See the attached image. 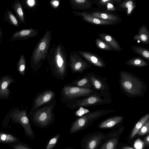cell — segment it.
I'll use <instances>...</instances> for the list:
<instances>
[{"label": "cell", "mask_w": 149, "mask_h": 149, "mask_svg": "<svg viewBox=\"0 0 149 149\" xmlns=\"http://www.w3.org/2000/svg\"><path fill=\"white\" fill-rule=\"evenodd\" d=\"M46 59L52 75L58 80L64 79L68 65L67 54L63 45L60 43L54 44L49 49Z\"/></svg>", "instance_id": "obj_1"}, {"label": "cell", "mask_w": 149, "mask_h": 149, "mask_svg": "<svg viewBox=\"0 0 149 149\" xmlns=\"http://www.w3.org/2000/svg\"><path fill=\"white\" fill-rule=\"evenodd\" d=\"M120 89L127 97L134 98L143 97L147 91L145 83L134 74L123 70L119 74Z\"/></svg>", "instance_id": "obj_2"}, {"label": "cell", "mask_w": 149, "mask_h": 149, "mask_svg": "<svg viewBox=\"0 0 149 149\" xmlns=\"http://www.w3.org/2000/svg\"><path fill=\"white\" fill-rule=\"evenodd\" d=\"M52 38L51 30L47 31L35 46L32 53L30 66L34 73L41 68L46 59Z\"/></svg>", "instance_id": "obj_3"}, {"label": "cell", "mask_w": 149, "mask_h": 149, "mask_svg": "<svg viewBox=\"0 0 149 149\" xmlns=\"http://www.w3.org/2000/svg\"><path fill=\"white\" fill-rule=\"evenodd\" d=\"M56 103V100L54 99L43 106L30 112L29 116L33 124L42 129L51 125L55 120L53 111Z\"/></svg>", "instance_id": "obj_4"}, {"label": "cell", "mask_w": 149, "mask_h": 149, "mask_svg": "<svg viewBox=\"0 0 149 149\" xmlns=\"http://www.w3.org/2000/svg\"><path fill=\"white\" fill-rule=\"evenodd\" d=\"M112 102L109 91H95L86 97L71 101L67 103L66 106L70 109H74L81 107L108 104Z\"/></svg>", "instance_id": "obj_5"}, {"label": "cell", "mask_w": 149, "mask_h": 149, "mask_svg": "<svg viewBox=\"0 0 149 149\" xmlns=\"http://www.w3.org/2000/svg\"><path fill=\"white\" fill-rule=\"evenodd\" d=\"M114 110L99 109L86 113L76 119L70 129V134L76 133L87 127L99 118L115 112Z\"/></svg>", "instance_id": "obj_6"}, {"label": "cell", "mask_w": 149, "mask_h": 149, "mask_svg": "<svg viewBox=\"0 0 149 149\" xmlns=\"http://www.w3.org/2000/svg\"><path fill=\"white\" fill-rule=\"evenodd\" d=\"M6 117L7 119H11L13 122L22 125L27 137L31 140L35 138V136L27 117L26 109L20 110L18 107L13 108L9 111Z\"/></svg>", "instance_id": "obj_7"}, {"label": "cell", "mask_w": 149, "mask_h": 149, "mask_svg": "<svg viewBox=\"0 0 149 149\" xmlns=\"http://www.w3.org/2000/svg\"><path fill=\"white\" fill-rule=\"evenodd\" d=\"M95 91L92 88H81L66 85L61 90V101L66 104L72 100L86 97Z\"/></svg>", "instance_id": "obj_8"}, {"label": "cell", "mask_w": 149, "mask_h": 149, "mask_svg": "<svg viewBox=\"0 0 149 149\" xmlns=\"http://www.w3.org/2000/svg\"><path fill=\"white\" fill-rule=\"evenodd\" d=\"M68 67L72 73H81L91 67V65L77 51H73L69 54Z\"/></svg>", "instance_id": "obj_9"}, {"label": "cell", "mask_w": 149, "mask_h": 149, "mask_svg": "<svg viewBox=\"0 0 149 149\" xmlns=\"http://www.w3.org/2000/svg\"><path fill=\"white\" fill-rule=\"evenodd\" d=\"M55 96V92L51 89L43 91L37 95L35 97L30 112L51 102Z\"/></svg>", "instance_id": "obj_10"}, {"label": "cell", "mask_w": 149, "mask_h": 149, "mask_svg": "<svg viewBox=\"0 0 149 149\" xmlns=\"http://www.w3.org/2000/svg\"><path fill=\"white\" fill-rule=\"evenodd\" d=\"M87 73L91 87L96 91H109L110 88L106 77H102L94 72Z\"/></svg>", "instance_id": "obj_11"}, {"label": "cell", "mask_w": 149, "mask_h": 149, "mask_svg": "<svg viewBox=\"0 0 149 149\" xmlns=\"http://www.w3.org/2000/svg\"><path fill=\"white\" fill-rule=\"evenodd\" d=\"M72 13L74 15L81 18L84 21L93 24L108 25L116 24L118 23L115 22L94 17L91 15L87 11H83L82 12L73 11Z\"/></svg>", "instance_id": "obj_12"}, {"label": "cell", "mask_w": 149, "mask_h": 149, "mask_svg": "<svg viewBox=\"0 0 149 149\" xmlns=\"http://www.w3.org/2000/svg\"><path fill=\"white\" fill-rule=\"evenodd\" d=\"M15 80L10 75L2 76L0 79V98L8 99L11 93L8 88L12 84H14Z\"/></svg>", "instance_id": "obj_13"}, {"label": "cell", "mask_w": 149, "mask_h": 149, "mask_svg": "<svg viewBox=\"0 0 149 149\" xmlns=\"http://www.w3.org/2000/svg\"><path fill=\"white\" fill-rule=\"evenodd\" d=\"M84 59L94 66L99 68H104L106 64L102 58L89 52L80 50L77 51Z\"/></svg>", "instance_id": "obj_14"}, {"label": "cell", "mask_w": 149, "mask_h": 149, "mask_svg": "<svg viewBox=\"0 0 149 149\" xmlns=\"http://www.w3.org/2000/svg\"><path fill=\"white\" fill-rule=\"evenodd\" d=\"M39 33L38 29L32 28L18 30L14 33L10 41L24 40L35 37Z\"/></svg>", "instance_id": "obj_15"}, {"label": "cell", "mask_w": 149, "mask_h": 149, "mask_svg": "<svg viewBox=\"0 0 149 149\" xmlns=\"http://www.w3.org/2000/svg\"><path fill=\"white\" fill-rule=\"evenodd\" d=\"M122 1L121 0H101L95 1V3L99 7V9L107 12L113 13L116 12L118 10V5Z\"/></svg>", "instance_id": "obj_16"}, {"label": "cell", "mask_w": 149, "mask_h": 149, "mask_svg": "<svg viewBox=\"0 0 149 149\" xmlns=\"http://www.w3.org/2000/svg\"><path fill=\"white\" fill-rule=\"evenodd\" d=\"M104 138L101 134L86 137L81 141V146L83 149H96Z\"/></svg>", "instance_id": "obj_17"}, {"label": "cell", "mask_w": 149, "mask_h": 149, "mask_svg": "<svg viewBox=\"0 0 149 149\" xmlns=\"http://www.w3.org/2000/svg\"><path fill=\"white\" fill-rule=\"evenodd\" d=\"M91 16L102 19L111 21L119 23L121 18L118 15L106 12L99 10L97 9L94 10L87 11Z\"/></svg>", "instance_id": "obj_18"}, {"label": "cell", "mask_w": 149, "mask_h": 149, "mask_svg": "<svg viewBox=\"0 0 149 149\" xmlns=\"http://www.w3.org/2000/svg\"><path fill=\"white\" fill-rule=\"evenodd\" d=\"M71 7L78 10L88 11L91 9L95 1L87 0H69Z\"/></svg>", "instance_id": "obj_19"}, {"label": "cell", "mask_w": 149, "mask_h": 149, "mask_svg": "<svg viewBox=\"0 0 149 149\" xmlns=\"http://www.w3.org/2000/svg\"><path fill=\"white\" fill-rule=\"evenodd\" d=\"M100 39L106 42L114 51L120 52L122 49L116 40L111 36L104 33H100L98 35Z\"/></svg>", "instance_id": "obj_20"}, {"label": "cell", "mask_w": 149, "mask_h": 149, "mask_svg": "<svg viewBox=\"0 0 149 149\" xmlns=\"http://www.w3.org/2000/svg\"><path fill=\"white\" fill-rule=\"evenodd\" d=\"M133 39L146 44H148L149 32L146 25H144L141 26L139 30L138 34L134 35Z\"/></svg>", "instance_id": "obj_21"}, {"label": "cell", "mask_w": 149, "mask_h": 149, "mask_svg": "<svg viewBox=\"0 0 149 149\" xmlns=\"http://www.w3.org/2000/svg\"><path fill=\"white\" fill-rule=\"evenodd\" d=\"M68 85L81 88H92L87 73L81 77L78 78Z\"/></svg>", "instance_id": "obj_22"}, {"label": "cell", "mask_w": 149, "mask_h": 149, "mask_svg": "<svg viewBox=\"0 0 149 149\" xmlns=\"http://www.w3.org/2000/svg\"><path fill=\"white\" fill-rule=\"evenodd\" d=\"M124 118V117L121 116L112 117L102 122L99 127L100 128H111L121 122Z\"/></svg>", "instance_id": "obj_23"}, {"label": "cell", "mask_w": 149, "mask_h": 149, "mask_svg": "<svg viewBox=\"0 0 149 149\" xmlns=\"http://www.w3.org/2000/svg\"><path fill=\"white\" fill-rule=\"evenodd\" d=\"M11 7L20 23H25V17L21 2L19 0H15L11 5Z\"/></svg>", "instance_id": "obj_24"}, {"label": "cell", "mask_w": 149, "mask_h": 149, "mask_svg": "<svg viewBox=\"0 0 149 149\" xmlns=\"http://www.w3.org/2000/svg\"><path fill=\"white\" fill-rule=\"evenodd\" d=\"M136 3L132 0H126L122 2L118 5V10L125 11L127 9L126 15L130 16L136 7Z\"/></svg>", "instance_id": "obj_25"}, {"label": "cell", "mask_w": 149, "mask_h": 149, "mask_svg": "<svg viewBox=\"0 0 149 149\" xmlns=\"http://www.w3.org/2000/svg\"><path fill=\"white\" fill-rule=\"evenodd\" d=\"M3 22H8V24L16 27H19V22L13 13L9 9H6L4 13Z\"/></svg>", "instance_id": "obj_26"}, {"label": "cell", "mask_w": 149, "mask_h": 149, "mask_svg": "<svg viewBox=\"0 0 149 149\" xmlns=\"http://www.w3.org/2000/svg\"><path fill=\"white\" fill-rule=\"evenodd\" d=\"M128 66L136 67H143L149 65L148 63L140 57L133 58L125 62Z\"/></svg>", "instance_id": "obj_27"}, {"label": "cell", "mask_w": 149, "mask_h": 149, "mask_svg": "<svg viewBox=\"0 0 149 149\" xmlns=\"http://www.w3.org/2000/svg\"><path fill=\"white\" fill-rule=\"evenodd\" d=\"M149 114L147 113L142 117L137 122L132 130L130 138H133L137 134L143 126L149 120Z\"/></svg>", "instance_id": "obj_28"}, {"label": "cell", "mask_w": 149, "mask_h": 149, "mask_svg": "<svg viewBox=\"0 0 149 149\" xmlns=\"http://www.w3.org/2000/svg\"><path fill=\"white\" fill-rule=\"evenodd\" d=\"M131 48L134 52L149 61V51L148 49L136 46H132Z\"/></svg>", "instance_id": "obj_29"}, {"label": "cell", "mask_w": 149, "mask_h": 149, "mask_svg": "<svg viewBox=\"0 0 149 149\" xmlns=\"http://www.w3.org/2000/svg\"><path fill=\"white\" fill-rule=\"evenodd\" d=\"M26 60L24 55L22 54L17 63V68L18 72L22 75L24 76L26 71Z\"/></svg>", "instance_id": "obj_30"}, {"label": "cell", "mask_w": 149, "mask_h": 149, "mask_svg": "<svg viewBox=\"0 0 149 149\" xmlns=\"http://www.w3.org/2000/svg\"><path fill=\"white\" fill-rule=\"evenodd\" d=\"M118 142L117 138H111L104 144L100 149H115Z\"/></svg>", "instance_id": "obj_31"}, {"label": "cell", "mask_w": 149, "mask_h": 149, "mask_svg": "<svg viewBox=\"0 0 149 149\" xmlns=\"http://www.w3.org/2000/svg\"><path fill=\"white\" fill-rule=\"evenodd\" d=\"M95 42L97 47L100 49L106 51H114L106 42L100 38H96Z\"/></svg>", "instance_id": "obj_32"}, {"label": "cell", "mask_w": 149, "mask_h": 149, "mask_svg": "<svg viewBox=\"0 0 149 149\" xmlns=\"http://www.w3.org/2000/svg\"><path fill=\"white\" fill-rule=\"evenodd\" d=\"M17 138L13 136L8 134L0 133V141L5 143H12L15 142Z\"/></svg>", "instance_id": "obj_33"}, {"label": "cell", "mask_w": 149, "mask_h": 149, "mask_svg": "<svg viewBox=\"0 0 149 149\" xmlns=\"http://www.w3.org/2000/svg\"><path fill=\"white\" fill-rule=\"evenodd\" d=\"M60 136L58 134L51 138L47 143L45 149H53L56 145Z\"/></svg>", "instance_id": "obj_34"}, {"label": "cell", "mask_w": 149, "mask_h": 149, "mask_svg": "<svg viewBox=\"0 0 149 149\" xmlns=\"http://www.w3.org/2000/svg\"><path fill=\"white\" fill-rule=\"evenodd\" d=\"M149 132V120L143 126L137 134L140 136L143 135Z\"/></svg>", "instance_id": "obj_35"}, {"label": "cell", "mask_w": 149, "mask_h": 149, "mask_svg": "<svg viewBox=\"0 0 149 149\" xmlns=\"http://www.w3.org/2000/svg\"><path fill=\"white\" fill-rule=\"evenodd\" d=\"M145 145L144 142L139 138L136 140L134 143V147L136 149H143Z\"/></svg>", "instance_id": "obj_36"}, {"label": "cell", "mask_w": 149, "mask_h": 149, "mask_svg": "<svg viewBox=\"0 0 149 149\" xmlns=\"http://www.w3.org/2000/svg\"><path fill=\"white\" fill-rule=\"evenodd\" d=\"M15 149H31L29 147L22 144H17L14 146Z\"/></svg>", "instance_id": "obj_37"}, {"label": "cell", "mask_w": 149, "mask_h": 149, "mask_svg": "<svg viewBox=\"0 0 149 149\" xmlns=\"http://www.w3.org/2000/svg\"><path fill=\"white\" fill-rule=\"evenodd\" d=\"M51 3L52 6L54 8L57 7L59 4V2L57 0L52 1Z\"/></svg>", "instance_id": "obj_38"}, {"label": "cell", "mask_w": 149, "mask_h": 149, "mask_svg": "<svg viewBox=\"0 0 149 149\" xmlns=\"http://www.w3.org/2000/svg\"><path fill=\"white\" fill-rule=\"evenodd\" d=\"M3 39V33L1 28H0V42H1Z\"/></svg>", "instance_id": "obj_39"}, {"label": "cell", "mask_w": 149, "mask_h": 149, "mask_svg": "<svg viewBox=\"0 0 149 149\" xmlns=\"http://www.w3.org/2000/svg\"><path fill=\"white\" fill-rule=\"evenodd\" d=\"M145 143L147 145H148L149 144V135H148L145 138L144 140Z\"/></svg>", "instance_id": "obj_40"}, {"label": "cell", "mask_w": 149, "mask_h": 149, "mask_svg": "<svg viewBox=\"0 0 149 149\" xmlns=\"http://www.w3.org/2000/svg\"><path fill=\"white\" fill-rule=\"evenodd\" d=\"M122 149H134L132 148L129 147V146H125L124 147H123Z\"/></svg>", "instance_id": "obj_41"}, {"label": "cell", "mask_w": 149, "mask_h": 149, "mask_svg": "<svg viewBox=\"0 0 149 149\" xmlns=\"http://www.w3.org/2000/svg\"><path fill=\"white\" fill-rule=\"evenodd\" d=\"M64 149H74V148L70 147H65Z\"/></svg>", "instance_id": "obj_42"}]
</instances>
